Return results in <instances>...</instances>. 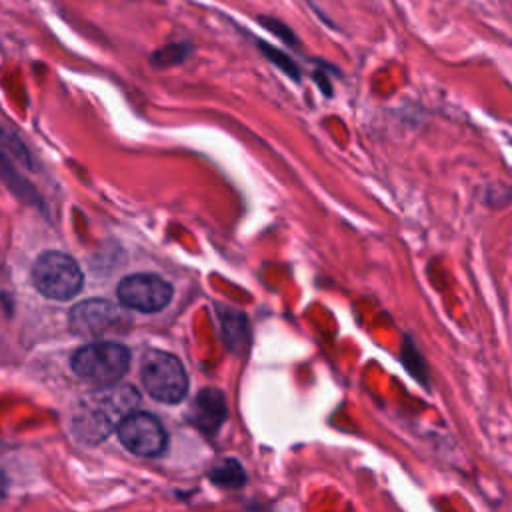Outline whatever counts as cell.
I'll list each match as a JSON object with an SVG mask.
<instances>
[{
    "mask_svg": "<svg viewBox=\"0 0 512 512\" xmlns=\"http://www.w3.org/2000/svg\"><path fill=\"white\" fill-rule=\"evenodd\" d=\"M118 438L136 456L152 458L164 452L168 436L158 418L146 412L126 414L118 424Z\"/></svg>",
    "mask_w": 512,
    "mask_h": 512,
    "instance_id": "cell-5",
    "label": "cell"
},
{
    "mask_svg": "<svg viewBox=\"0 0 512 512\" xmlns=\"http://www.w3.org/2000/svg\"><path fill=\"white\" fill-rule=\"evenodd\" d=\"M130 352L116 342H96L80 348L72 356L76 376L96 388L114 386L128 370Z\"/></svg>",
    "mask_w": 512,
    "mask_h": 512,
    "instance_id": "cell-2",
    "label": "cell"
},
{
    "mask_svg": "<svg viewBox=\"0 0 512 512\" xmlns=\"http://www.w3.org/2000/svg\"><path fill=\"white\" fill-rule=\"evenodd\" d=\"M118 298L126 308L158 312L170 302L172 286L158 274H130L118 284Z\"/></svg>",
    "mask_w": 512,
    "mask_h": 512,
    "instance_id": "cell-6",
    "label": "cell"
},
{
    "mask_svg": "<svg viewBox=\"0 0 512 512\" xmlns=\"http://www.w3.org/2000/svg\"><path fill=\"white\" fill-rule=\"evenodd\" d=\"M194 52V46L192 42L188 40H176V42H168L160 48H156L152 54H150V64L154 68H160V70H168V68H174V66H180L184 64Z\"/></svg>",
    "mask_w": 512,
    "mask_h": 512,
    "instance_id": "cell-9",
    "label": "cell"
},
{
    "mask_svg": "<svg viewBox=\"0 0 512 512\" xmlns=\"http://www.w3.org/2000/svg\"><path fill=\"white\" fill-rule=\"evenodd\" d=\"M6 488H8V484H6V476H4V472L0 470V500H4V496H6Z\"/></svg>",
    "mask_w": 512,
    "mask_h": 512,
    "instance_id": "cell-14",
    "label": "cell"
},
{
    "mask_svg": "<svg viewBox=\"0 0 512 512\" xmlns=\"http://www.w3.org/2000/svg\"><path fill=\"white\" fill-rule=\"evenodd\" d=\"M34 286L52 300H68L82 288V272L74 258L48 250L38 256L32 268Z\"/></svg>",
    "mask_w": 512,
    "mask_h": 512,
    "instance_id": "cell-4",
    "label": "cell"
},
{
    "mask_svg": "<svg viewBox=\"0 0 512 512\" xmlns=\"http://www.w3.org/2000/svg\"><path fill=\"white\" fill-rule=\"evenodd\" d=\"M252 42L258 46L260 54H262L274 68H278L282 74H286V76H288L290 80H294V82H300V80H302V70H300V66L296 64V60H294L288 52H284V50H280V48L268 44V42L262 40V38H252Z\"/></svg>",
    "mask_w": 512,
    "mask_h": 512,
    "instance_id": "cell-10",
    "label": "cell"
},
{
    "mask_svg": "<svg viewBox=\"0 0 512 512\" xmlns=\"http://www.w3.org/2000/svg\"><path fill=\"white\" fill-rule=\"evenodd\" d=\"M256 22L270 34H274L278 40H282L284 44H288L290 48H300L302 46V40L296 36V32L286 24L282 22L280 18L276 16H270V14H258L256 16Z\"/></svg>",
    "mask_w": 512,
    "mask_h": 512,
    "instance_id": "cell-11",
    "label": "cell"
},
{
    "mask_svg": "<svg viewBox=\"0 0 512 512\" xmlns=\"http://www.w3.org/2000/svg\"><path fill=\"white\" fill-rule=\"evenodd\" d=\"M312 78H314L316 86L322 90V94H324L326 98H330V96H332V82L328 80V74H326V70H322V68L314 70Z\"/></svg>",
    "mask_w": 512,
    "mask_h": 512,
    "instance_id": "cell-13",
    "label": "cell"
},
{
    "mask_svg": "<svg viewBox=\"0 0 512 512\" xmlns=\"http://www.w3.org/2000/svg\"><path fill=\"white\" fill-rule=\"evenodd\" d=\"M108 388L110 386L88 396L76 410L74 432L84 442H100L106 438L114 424H120L138 400L132 388Z\"/></svg>",
    "mask_w": 512,
    "mask_h": 512,
    "instance_id": "cell-1",
    "label": "cell"
},
{
    "mask_svg": "<svg viewBox=\"0 0 512 512\" xmlns=\"http://www.w3.org/2000/svg\"><path fill=\"white\" fill-rule=\"evenodd\" d=\"M226 418V400L220 390L214 388H204L192 408V420L194 424L204 430V432H216L220 424Z\"/></svg>",
    "mask_w": 512,
    "mask_h": 512,
    "instance_id": "cell-8",
    "label": "cell"
},
{
    "mask_svg": "<svg viewBox=\"0 0 512 512\" xmlns=\"http://www.w3.org/2000/svg\"><path fill=\"white\" fill-rule=\"evenodd\" d=\"M142 384L146 392L166 404L180 402L188 392V376L182 362L164 350H148L142 358Z\"/></svg>",
    "mask_w": 512,
    "mask_h": 512,
    "instance_id": "cell-3",
    "label": "cell"
},
{
    "mask_svg": "<svg viewBox=\"0 0 512 512\" xmlns=\"http://www.w3.org/2000/svg\"><path fill=\"white\" fill-rule=\"evenodd\" d=\"M212 480L224 486H238L244 482V472L242 466L234 460H226L222 466L212 470Z\"/></svg>",
    "mask_w": 512,
    "mask_h": 512,
    "instance_id": "cell-12",
    "label": "cell"
},
{
    "mask_svg": "<svg viewBox=\"0 0 512 512\" xmlns=\"http://www.w3.org/2000/svg\"><path fill=\"white\" fill-rule=\"evenodd\" d=\"M122 314L116 304L108 300H86L70 310V326L78 334L96 336L108 332L120 322Z\"/></svg>",
    "mask_w": 512,
    "mask_h": 512,
    "instance_id": "cell-7",
    "label": "cell"
}]
</instances>
